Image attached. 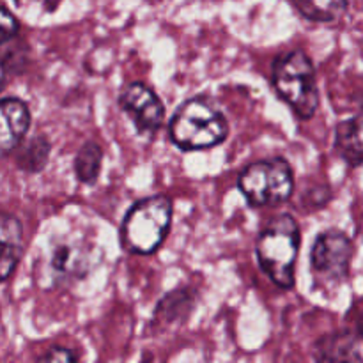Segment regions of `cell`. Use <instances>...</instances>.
Masks as SVG:
<instances>
[{
  "label": "cell",
  "instance_id": "cell-1",
  "mask_svg": "<svg viewBox=\"0 0 363 363\" xmlns=\"http://www.w3.org/2000/svg\"><path fill=\"white\" fill-rule=\"evenodd\" d=\"M300 245V225L291 215L275 216L259 233L255 243L259 266L280 289L294 287Z\"/></svg>",
  "mask_w": 363,
  "mask_h": 363
},
{
  "label": "cell",
  "instance_id": "cell-2",
  "mask_svg": "<svg viewBox=\"0 0 363 363\" xmlns=\"http://www.w3.org/2000/svg\"><path fill=\"white\" fill-rule=\"evenodd\" d=\"M172 211V201L162 194L135 202L121 223V247L133 255L155 254L169 234Z\"/></svg>",
  "mask_w": 363,
  "mask_h": 363
},
{
  "label": "cell",
  "instance_id": "cell-3",
  "mask_svg": "<svg viewBox=\"0 0 363 363\" xmlns=\"http://www.w3.org/2000/svg\"><path fill=\"white\" fill-rule=\"evenodd\" d=\"M169 135L172 144L181 151H206L225 142L229 123L208 99L191 98L172 116Z\"/></svg>",
  "mask_w": 363,
  "mask_h": 363
},
{
  "label": "cell",
  "instance_id": "cell-4",
  "mask_svg": "<svg viewBox=\"0 0 363 363\" xmlns=\"http://www.w3.org/2000/svg\"><path fill=\"white\" fill-rule=\"evenodd\" d=\"M273 87L300 119L308 121L319 108L318 74L311 57L301 50L280 53L273 62Z\"/></svg>",
  "mask_w": 363,
  "mask_h": 363
},
{
  "label": "cell",
  "instance_id": "cell-5",
  "mask_svg": "<svg viewBox=\"0 0 363 363\" xmlns=\"http://www.w3.org/2000/svg\"><path fill=\"white\" fill-rule=\"evenodd\" d=\"M238 188L252 208H275L293 197V167L282 156L259 160L241 170Z\"/></svg>",
  "mask_w": 363,
  "mask_h": 363
},
{
  "label": "cell",
  "instance_id": "cell-6",
  "mask_svg": "<svg viewBox=\"0 0 363 363\" xmlns=\"http://www.w3.org/2000/svg\"><path fill=\"white\" fill-rule=\"evenodd\" d=\"M353 241L339 229H328L315 238L311 252V264L315 279L323 286L335 287L350 275Z\"/></svg>",
  "mask_w": 363,
  "mask_h": 363
},
{
  "label": "cell",
  "instance_id": "cell-7",
  "mask_svg": "<svg viewBox=\"0 0 363 363\" xmlns=\"http://www.w3.org/2000/svg\"><path fill=\"white\" fill-rule=\"evenodd\" d=\"M119 106L140 135H155L165 119L160 96L142 82H130L121 89Z\"/></svg>",
  "mask_w": 363,
  "mask_h": 363
},
{
  "label": "cell",
  "instance_id": "cell-8",
  "mask_svg": "<svg viewBox=\"0 0 363 363\" xmlns=\"http://www.w3.org/2000/svg\"><path fill=\"white\" fill-rule=\"evenodd\" d=\"M30 110L23 99H0V152L18 149L30 130Z\"/></svg>",
  "mask_w": 363,
  "mask_h": 363
},
{
  "label": "cell",
  "instance_id": "cell-9",
  "mask_svg": "<svg viewBox=\"0 0 363 363\" xmlns=\"http://www.w3.org/2000/svg\"><path fill=\"white\" fill-rule=\"evenodd\" d=\"M25 240L21 222L14 215L0 211V282L9 279L23 257Z\"/></svg>",
  "mask_w": 363,
  "mask_h": 363
},
{
  "label": "cell",
  "instance_id": "cell-10",
  "mask_svg": "<svg viewBox=\"0 0 363 363\" xmlns=\"http://www.w3.org/2000/svg\"><path fill=\"white\" fill-rule=\"evenodd\" d=\"M50 268L60 280H82L92 268L91 250L82 243H60L53 248Z\"/></svg>",
  "mask_w": 363,
  "mask_h": 363
},
{
  "label": "cell",
  "instance_id": "cell-11",
  "mask_svg": "<svg viewBox=\"0 0 363 363\" xmlns=\"http://www.w3.org/2000/svg\"><path fill=\"white\" fill-rule=\"evenodd\" d=\"M315 360L319 362H362L360 335L350 330L328 333L315 344Z\"/></svg>",
  "mask_w": 363,
  "mask_h": 363
},
{
  "label": "cell",
  "instance_id": "cell-12",
  "mask_svg": "<svg viewBox=\"0 0 363 363\" xmlns=\"http://www.w3.org/2000/svg\"><path fill=\"white\" fill-rule=\"evenodd\" d=\"M335 149L340 158L353 169H358L363 162L362 123L360 116L340 121L335 128Z\"/></svg>",
  "mask_w": 363,
  "mask_h": 363
},
{
  "label": "cell",
  "instance_id": "cell-13",
  "mask_svg": "<svg viewBox=\"0 0 363 363\" xmlns=\"http://www.w3.org/2000/svg\"><path fill=\"white\" fill-rule=\"evenodd\" d=\"M195 303V291L191 289H176L172 293L162 298L156 305L155 318L152 323L158 326H170L177 325L179 321H184L188 314L191 312Z\"/></svg>",
  "mask_w": 363,
  "mask_h": 363
},
{
  "label": "cell",
  "instance_id": "cell-14",
  "mask_svg": "<svg viewBox=\"0 0 363 363\" xmlns=\"http://www.w3.org/2000/svg\"><path fill=\"white\" fill-rule=\"evenodd\" d=\"M18 147H20L16 156L18 169L28 174H38L45 169L50 160V151H52L48 138L39 135V137L30 138L27 144L21 142Z\"/></svg>",
  "mask_w": 363,
  "mask_h": 363
},
{
  "label": "cell",
  "instance_id": "cell-15",
  "mask_svg": "<svg viewBox=\"0 0 363 363\" xmlns=\"http://www.w3.org/2000/svg\"><path fill=\"white\" fill-rule=\"evenodd\" d=\"M103 167V149L96 142H85L74 156V176L80 183L92 184L99 177Z\"/></svg>",
  "mask_w": 363,
  "mask_h": 363
},
{
  "label": "cell",
  "instance_id": "cell-16",
  "mask_svg": "<svg viewBox=\"0 0 363 363\" xmlns=\"http://www.w3.org/2000/svg\"><path fill=\"white\" fill-rule=\"evenodd\" d=\"M307 20L330 23L339 20L347 7V0H293Z\"/></svg>",
  "mask_w": 363,
  "mask_h": 363
},
{
  "label": "cell",
  "instance_id": "cell-17",
  "mask_svg": "<svg viewBox=\"0 0 363 363\" xmlns=\"http://www.w3.org/2000/svg\"><path fill=\"white\" fill-rule=\"evenodd\" d=\"M20 32V21L6 7L0 6V45L11 41Z\"/></svg>",
  "mask_w": 363,
  "mask_h": 363
},
{
  "label": "cell",
  "instance_id": "cell-18",
  "mask_svg": "<svg viewBox=\"0 0 363 363\" xmlns=\"http://www.w3.org/2000/svg\"><path fill=\"white\" fill-rule=\"evenodd\" d=\"M39 362H77L78 354L73 353V350L62 346H53L46 351L45 354L38 357Z\"/></svg>",
  "mask_w": 363,
  "mask_h": 363
},
{
  "label": "cell",
  "instance_id": "cell-19",
  "mask_svg": "<svg viewBox=\"0 0 363 363\" xmlns=\"http://www.w3.org/2000/svg\"><path fill=\"white\" fill-rule=\"evenodd\" d=\"M4 82H6V69H4L2 62H0V91H2L4 87Z\"/></svg>",
  "mask_w": 363,
  "mask_h": 363
}]
</instances>
